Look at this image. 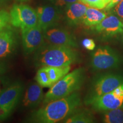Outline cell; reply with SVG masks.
<instances>
[{
  "instance_id": "obj_1",
  "label": "cell",
  "mask_w": 123,
  "mask_h": 123,
  "mask_svg": "<svg viewBox=\"0 0 123 123\" xmlns=\"http://www.w3.org/2000/svg\"><path fill=\"white\" fill-rule=\"evenodd\" d=\"M81 98L75 92L68 96L45 104L34 112L29 120L40 123H55L64 120L77 111L81 105Z\"/></svg>"
},
{
  "instance_id": "obj_2",
  "label": "cell",
  "mask_w": 123,
  "mask_h": 123,
  "mask_svg": "<svg viewBox=\"0 0 123 123\" xmlns=\"http://www.w3.org/2000/svg\"><path fill=\"white\" fill-rule=\"evenodd\" d=\"M35 53L34 62L41 67L68 66L76 62L79 58L74 48L53 44H44Z\"/></svg>"
},
{
  "instance_id": "obj_3",
  "label": "cell",
  "mask_w": 123,
  "mask_h": 123,
  "mask_svg": "<svg viewBox=\"0 0 123 123\" xmlns=\"http://www.w3.org/2000/svg\"><path fill=\"white\" fill-rule=\"evenodd\" d=\"M84 78V70L83 68L75 69L68 73L50 88L44 95V104L64 97L67 96L79 90Z\"/></svg>"
},
{
  "instance_id": "obj_4",
  "label": "cell",
  "mask_w": 123,
  "mask_h": 123,
  "mask_svg": "<svg viewBox=\"0 0 123 123\" xmlns=\"http://www.w3.org/2000/svg\"><path fill=\"white\" fill-rule=\"evenodd\" d=\"M122 58L117 52L108 46H99L92 54L91 66L94 70H106L118 67Z\"/></svg>"
},
{
  "instance_id": "obj_5",
  "label": "cell",
  "mask_w": 123,
  "mask_h": 123,
  "mask_svg": "<svg viewBox=\"0 0 123 123\" xmlns=\"http://www.w3.org/2000/svg\"><path fill=\"white\" fill-rule=\"evenodd\" d=\"M123 83V75L104 74L96 76L92 81L86 101L111 92Z\"/></svg>"
},
{
  "instance_id": "obj_6",
  "label": "cell",
  "mask_w": 123,
  "mask_h": 123,
  "mask_svg": "<svg viewBox=\"0 0 123 123\" xmlns=\"http://www.w3.org/2000/svg\"><path fill=\"white\" fill-rule=\"evenodd\" d=\"M10 24L22 29L34 27L38 25L36 10L25 4H15L10 12Z\"/></svg>"
},
{
  "instance_id": "obj_7",
  "label": "cell",
  "mask_w": 123,
  "mask_h": 123,
  "mask_svg": "<svg viewBox=\"0 0 123 123\" xmlns=\"http://www.w3.org/2000/svg\"><path fill=\"white\" fill-rule=\"evenodd\" d=\"M86 103L98 111L123 108V83L109 93L86 101Z\"/></svg>"
},
{
  "instance_id": "obj_8",
  "label": "cell",
  "mask_w": 123,
  "mask_h": 123,
  "mask_svg": "<svg viewBox=\"0 0 123 123\" xmlns=\"http://www.w3.org/2000/svg\"><path fill=\"white\" fill-rule=\"evenodd\" d=\"M21 31L23 49L26 54L37 51L44 44V31L38 25Z\"/></svg>"
},
{
  "instance_id": "obj_9",
  "label": "cell",
  "mask_w": 123,
  "mask_h": 123,
  "mask_svg": "<svg viewBox=\"0 0 123 123\" xmlns=\"http://www.w3.org/2000/svg\"><path fill=\"white\" fill-rule=\"evenodd\" d=\"M23 90L24 85L19 81L12 83L2 90L0 93V107L10 115L19 102Z\"/></svg>"
},
{
  "instance_id": "obj_10",
  "label": "cell",
  "mask_w": 123,
  "mask_h": 123,
  "mask_svg": "<svg viewBox=\"0 0 123 123\" xmlns=\"http://www.w3.org/2000/svg\"><path fill=\"white\" fill-rule=\"evenodd\" d=\"M44 38L50 44L67 46L76 48L78 47L76 39L67 30L59 27H51L44 32Z\"/></svg>"
},
{
  "instance_id": "obj_11",
  "label": "cell",
  "mask_w": 123,
  "mask_h": 123,
  "mask_svg": "<svg viewBox=\"0 0 123 123\" xmlns=\"http://www.w3.org/2000/svg\"><path fill=\"white\" fill-rule=\"evenodd\" d=\"M38 16V25L44 32L47 29L55 27L60 19V13L55 6L44 5L36 10Z\"/></svg>"
},
{
  "instance_id": "obj_12",
  "label": "cell",
  "mask_w": 123,
  "mask_h": 123,
  "mask_svg": "<svg viewBox=\"0 0 123 123\" xmlns=\"http://www.w3.org/2000/svg\"><path fill=\"white\" fill-rule=\"evenodd\" d=\"M95 29L104 36L113 37L123 33V23L117 16L110 15L95 26Z\"/></svg>"
},
{
  "instance_id": "obj_13",
  "label": "cell",
  "mask_w": 123,
  "mask_h": 123,
  "mask_svg": "<svg viewBox=\"0 0 123 123\" xmlns=\"http://www.w3.org/2000/svg\"><path fill=\"white\" fill-rule=\"evenodd\" d=\"M16 44V34L10 26L0 30V59L12 54Z\"/></svg>"
},
{
  "instance_id": "obj_14",
  "label": "cell",
  "mask_w": 123,
  "mask_h": 123,
  "mask_svg": "<svg viewBox=\"0 0 123 123\" xmlns=\"http://www.w3.org/2000/svg\"><path fill=\"white\" fill-rule=\"evenodd\" d=\"M42 88L37 82L30 84L23 98V105L26 108H32L39 105L43 100L44 97Z\"/></svg>"
},
{
  "instance_id": "obj_15",
  "label": "cell",
  "mask_w": 123,
  "mask_h": 123,
  "mask_svg": "<svg viewBox=\"0 0 123 123\" xmlns=\"http://www.w3.org/2000/svg\"><path fill=\"white\" fill-rule=\"evenodd\" d=\"M88 6L81 2L69 4L66 7V18L71 26H76L82 22Z\"/></svg>"
},
{
  "instance_id": "obj_16",
  "label": "cell",
  "mask_w": 123,
  "mask_h": 123,
  "mask_svg": "<svg viewBox=\"0 0 123 123\" xmlns=\"http://www.w3.org/2000/svg\"><path fill=\"white\" fill-rule=\"evenodd\" d=\"M107 16L105 12L92 7H88L83 18L82 22L88 27H95Z\"/></svg>"
},
{
  "instance_id": "obj_17",
  "label": "cell",
  "mask_w": 123,
  "mask_h": 123,
  "mask_svg": "<svg viewBox=\"0 0 123 123\" xmlns=\"http://www.w3.org/2000/svg\"><path fill=\"white\" fill-rule=\"evenodd\" d=\"M64 120L66 123H92L94 122V118L88 111H76Z\"/></svg>"
},
{
  "instance_id": "obj_18",
  "label": "cell",
  "mask_w": 123,
  "mask_h": 123,
  "mask_svg": "<svg viewBox=\"0 0 123 123\" xmlns=\"http://www.w3.org/2000/svg\"><path fill=\"white\" fill-rule=\"evenodd\" d=\"M44 67H45L51 83L53 86L62 78H63L66 75H67L71 69L70 66H64V67H53V66H44Z\"/></svg>"
},
{
  "instance_id": "obj_19",
  "label": "cell",
  "mask_w": 123,
  "mask_h": 123,
  "mask_svg": "<svg viewBox=\"0 0 123 123\" xmlns=\"http://www.w3.org/2000/svg\"><path fill=\"white\" fill-rule=\"evenodd\" d=\"M103 122L105 123H123V108L104 112Z\"/></svg>"
},
{
  "instance_id": "obj_20",
  "label": "cell",
  "mask_w": 123,
  "mask_h": 123,
  "mask_svg": "<svg viewBox=\"0 0 123 123\" xmlns=\"http://www.w3.org/2000/svg\"><path fill=\"white\" fill-rule=\"evenodd\" d=\"M37 82L44 88H50L52 84L49 78L48 73L46 70L45 67H41L35 76Z\"/></svg>"
},
{
  "instance_id": "obj_21",
  "label": "cell",
  "mask_w": 123,
  "mask_h": 123,
  "mask_svg": "<svg viewBox=\"0 0 123 123\" xmlns=\"http://www.w3.org/2000/svg\"><path fill=\"white\" fill-rule=\"evenodd\" d=\"M79 1L89 7L98 9L105 8L107 5L105 0H79Z\"/></svg>"
},
{
  "instance_id": "obj_22",
  "label": "cell",
  "mask_w": 123,
  "mask_h": 123,
  "mask_svg": "<svg viewBox=\"0 0 123 123\" xmlns=\"http://www.w3.org/2000/svg\"><path fill=\"white\" fill-rule=\"evenodd\" d=\"M10 23V13L5 10H0V30L9 26Z\"/></svg>"
},
{
  "instance_id": "obj_23",
  "label": "cell",
  "mask_w": 123,
  "mask_h": 123,
  "mask_svg": "<svg viewBox=\"0 0 123 123\" xmlns=\"http://www.w3.org/2000/svg\"><path fill=\"white\" fill-rule=\"evenodd\" d=\"M54 5L57 7L67 6L72 3L80 2L79 0H49Z\"/></svg>"
},
{
  "instance_id": "obj_24",
  "label": "cell",
  "mask_w": 123,
  "mask_h": 123,
  "mask_svg": "<svg viewBox=\"0 0 123 123\" xmlns=\"http://www.w3.org/2000/svg\"><path fill=\"white\" fill-rule=\"evenodd\" d=\"M82 45L86 49L88 50L92 51L95 50L96 44L92 39L90 38H86L82 41Z\"/></svg>"
},
{
  "instance_id": "obj_25",
  "label": "cell",
  "mask_w": 123,
  "mask_h": 123,
  "mask_svg": "<svg viewBox=\"0 0 123 123\" xmlns=\"http://www.w3.org/2000/svg\"><path fill=\"white\" fill-rule=\"evenodd\" d=\"M113 13L121 19H123V0L118 3L113 8Z\"/></svg>"
},
{
  "instance_id": "obj_26",
  "label": "cell",
  "mask_w": 123,
  "mask_h": 123,
  "mask_svg": "<svg viewBox=\"0 0 123 123\" xmlns=\"http://www.w3.org/2000/svg\"><path fill=\"white\" fill-rule=\"evenodd\" d=\"M121 1H122V0H110V2L107 4V5L105 7V11H109V10H111Z\"/></svg>"
},
{
  "instance_id": "obj_27",
  "label": "cell",
  "mask_w": 123,
  "mask_h": 123,
  "mask_svg": "<svg viewBox=\"0 0 123 123\" xmlns=\"http://www.w3.org/2000/svg\"><path fill=\"white\" fill-rule=\"evenodd\" d=\"M9 116H10V115L7 112H6L4 109L0 107V121L6 120Z\"/></svg>"
},
{
  "instance_id": "obj_28",
  "label": "cell",
  "mask_w": 123,
  "mask_h": 123,
  "mask_svg": "<svg viewBox=\"0 0 123 123\" xmlns=\"http://www.w3.org/2000/svg\"><path fill=\"white\" fill-rule=\"evenodd\" d=\"M6 70V67L5 64L0 60V76L5 73Z\"/></svg>"
},
{
  "instance_id": "obj_29",
  "label": "cell",
  "mask_w": 123,
  "mask_h": 123,
  "mask_svg": "<svg viewBox=\"0 0 123 123\" xmlns=\"http://www.w3.org/2000/svg\"><path fill=\"white\" fill-rule=\"evenodd\" d=\"M9 1L10 0H0V8L5 6Z\"/></svg>"
},
{
  "instance_id": "obj_30",
  "label": "cell",
  "mask_w": 123,
  "mask_h": 123,
  "mask_svg": "<svg viewBox=\"0 0 123 123\" xmlns=\"http://www.w3.org/2000/svg\"><path fill=\"white\" fill-rule=\"evenodd\" d=\"M121 42L123 43V33L121 34Z\"/></svg>"
},
{
  "instance_id": "obj_31",
  "label": "cell",
  "mask_w": 123,
  "mask_h": 123,
  "mask_svg": "<svg viewBox=\"0 0 123 123\" xmlns=\"http://www.w3.org/2000/svg\"><path fill=\"white\" fill-rule=\"evenodd\" d=\"M2 88H1V81H0V93H1V91H2Z\"/></svg>"
},
{
  "instance_id": "obj_32",
  "label": "cell",
  "mask_w": 123,
  "mask_h": 123,
  "mask_svg": "<svg viewBox=\"0 0 123 123\" xmlns=\"http://www.w3.org/2000/svg\"><path fill=\"white\" fill-rule=\"evenodd\" d=\"M105 2H106V3H107V4H108L109 2H110V0H105Z\"/></svg>"
},
{
  "instance_id": "obj_33",
  "label": "cell",
  "mask_w": 123,
  "mask_h": 123,
  "mask_svg": "<svg viewBox=\"0 0 123 123\" xmlns=\"http://www.w3.org/2000/svg\"><path fill=\"white\" fill-rule=\"evenodd\" d=\"M19 1H26V0H19Z\"/></svg>"
}]
</instances>
